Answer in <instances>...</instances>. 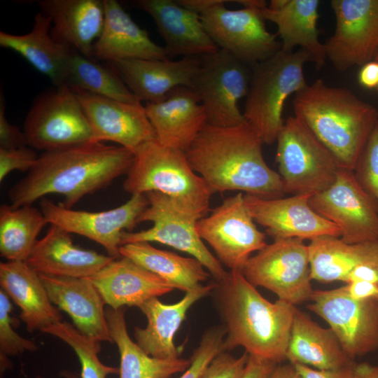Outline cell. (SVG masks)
Masks as SVG:
<instances>
[{
    "instance_id": "14",
    "label": "cell",
    "mask_w": 378,
    "mask_h": 378,
    "mask_svg": "<svg viewBox=\"0 0 378 378\" xmlns=\"http://www.w3.org/2000/svg\"><path fill=\"white\" fill-rule=\"evenodd\" d=\"M309 203L337 226L345 243L378 240V205L360 185L354 170L341 167L333 183L312 195Z\"/></svg>"
},
{
    "instance_id": "41",
    "label": "cell",
    "mask_w": 378,
    "mask_h": 378,
    "mask_svg": "<svg viewBox=\"0 0 378 378\" xmlns=\"http://www.w3.org/2000/svg\"><path fill=\"white\" fill-rule=\"evenodd\" d=\"M12 304L9 297L0 290V356H15L25 351H35L36 344L19 335L12 328Z\"/></svg>"
},
{
    "instance_id": "21",
    "label": "cell",
    "mask_w": 378,
    "mask_h": 378,
    "mask_svg": "<svg viewBox=\"0 0 378 378\" xmlns=\"http://www.w3.org/2000/svg\"><path fill=\"white\" fill-rule=\"evenodd\" d=\"M144 108L158 141L183 152L208 123L197 95L186 86L175 88L160 102L146 103Z\"/></svg>"
},
{
    "instance_id": "45",
    "label": "cell",
    "mask_w": 378,
    "mask_h": 378,
    "mask_svg": "<svg viewBox=\"0 0 378 378\" xmlns=\"http://www.w3.org/2000/svg\"><path fill=\"white\" fill-rule=\"evenodd\" d=\"M354 364L332 370L314 369L302 364H293L302 378H356V365Z\"/></svg>"
},
{
    "instance_id": "8",
    "label": "cell",
    "mask_w": 378,
    "mask_h": 378,
    "mask_svg": "<svg viewBox=\"0 0 378 378\" xmlns=\"http://www.w3.org/2000/svg\"><path fill=\"white\" fill-rule=\"evenodd\" d=\"M148 205L141 214L138 223L151 222L153 225L139 232H123L121 246L134 242H158L187 253L197 259L215 282L227 275L222 264L205 246L197 230L199 219L177 206L169 197L157 192L145 194Z\"/></svg>"
},
{
    "instance_id": "56",
    "label": "cell",
    "mask_w": 378,
    "mask_h": 378,
    "mask_svg": "<svg viewBox=\"0 0 378 378\" xmlns=\"http://www.w3.org/2000/svg\"><path fill=\"white\" fill-rule=\"evenodd\" d=\"M377 89H378V86H377Z\"/></svg>"
},
{
    "instance_id": "54",
    "label": "cell",
    "mask_w": 378,
    "mask_h": 378,
    "mask_svg": "<svg viewBox=\"0 0 378 378\" xmlns=\"http://www.w3.org/2000/svg\"><path fill=\"white\" fill-rule=\"evenodd\" d=\"M374 60L378 62V51H377V54L375 55V57H374Z\"/></svg>"
},
{
    "instance_id": "42",
    "label": "cell",
    "mask_w": 378,
    "mask_h": 378,
    "mask_svg": "<svg viewBox=\"0 0 378 378\" xmlns=\"http://www.w3.org/2000/svg\"><path fill=\"white\" fill-rule=\"evenodd\" d=\"M248 357L246 351L239 357L223 351L212 360L201 378H242Z\"/></svg>"
},
{
    "instance_id": "10",
    "label": "cell",
    "mask_w": 378,
    "mask_h": 378,
    "mask_svg": "<svg viewBox=\"0 0 378 378\" xmlns=\"http://www.w3.org/2000/svg\"><path fill=\"white\" fill-rule=\"evenodd\" d=\"M28 146L43 152L92 141L82 105L67 84L40 95L24 123Z\"/></svg>"
},
{
    "instance_id": "29",
    "label": "cell",
    "mask_w": 378,
    "mask_h": 378,
    "mask_svg": "<svg viewBox=\"0 0 378 378\" xmlns=\"http://www.w3.org/2000/svg\"><path fill=\"white\" fill-rule=\"evenodd\" d=\"M318 0H272L260 9L265 20L274 23L281 40V50L292 52L295 47L305 50L317 69L327 59L323 43L319 41L317 22Z\"/></svg>"
},
{
    "instance_id": "46",
    "label": "cell",
    "mask_w": 378,
    "mask_h": 378,
    "mask_svg": "<svg viewBox=\"0 0 378 378\" xmlns=\"http://www.w3.org/2000/svg\"><path fill=\"white\" fill-rule=\"evenodd\" d=\"M278 364L249 355L242 378H269Z\"/></svg>"
},
{
    "instance_id": "26",
    "label": "cell",
    "mask_w": 378,
    "mask_h": 378,
    "mask_svg": "<svg viewBox=\"0 0 378 378\" xmlns=\"http://www.w3.org/2000/svg\"><path fill=\"white\" fill-rule=\"evenodd\" d=\"M104 22L92 47V57L117 60L169 59L164 47L153 42L115 0H104Z\"/></svg>"
},
{
    "instance_id": "19",
    "label": "cell",
    "mask_w": 378,
    "mask_h": 378,
    "mask_svg": "<svg viewBox=\"0 0 378 378\" xmlns=\"http://www.w3.org/2000/svg\"><path fill=\"white\" fill-rule=\"evenodd\" d=\"M72 89L88 120L92 141L115 142L134 153L142 144L156 139L142 104L122 102Z\"/></svg>"
},
{
    "instance_id": "18",
    "label": "cell",
    "mask_w": 378,
    "mask_h": 378,
    "mask_svg": "<svg viewBox=\"0 0 378 378\" xmlns=\"http://www.w3.org/2000/svg\"><path fill=\"white\" fill-rule=\"evenodd\" d=\"M307 194L265 199L244 194L245 204L258 224L275 239L300 238L312 240L322 236L340 237L336 225L316 213L310 206Z\"/></svg>"
},
{
    "instance_id": "23",
    "label": "cell",
    "mask_w": 378,
    "mask_h": 378,
    "mask_svg": "<svg viewBox=\"0 0 378 378\" xmlns=\"http://www.w3.org/2000/svg\"><path fill=\"white\" fill-rule=\"evenodd\" d=\"M114 259L76 246L69 232L50 225L44 237L38 239L25 262L38 274L88 278Z\"/></svg>"
},
{
    "instance_id": "49",
    "label": "cell",
    "mask_w": 378,
    "mask_h": 378,
    "mask_svg": "<svg viewBox=\"0 0 378 378\" xmlns=\"http://www.w3.org/2000/svg\"><path fill=\"white\" fill-rule=\"evenodd\" d=\"M358 81L364 88L378 86V62L372 60L363 65L358 74Z\"/></svg>"
},
{
    "instance_id": "32",
    "label": "cell",
    "mask_w": 378,
    "mask_h": 378,
    "mask_svg": "<svg viewBox=\"0 0 378 378\" xmlns=\"http://www.w3.org/2000/svg\"><path fill=\"white\" fill-rule=\"evenodd\" d=\"M286 360L321 370H337L355 363L330 328L320 326L298 309L293 316Z\"/></svg>"
},
{
    "instance_id": "36",
    "label": "cell",
    "mask_w": 378,
    "mask_h": 378,
    "mask_svg": "<svg viewBox=\"0 0 378 378\" xmlns=\"http://www.w3.org/2000/svg\"><path fill=\"white\" fill-rule=\"evenodd\" d=\"M48 223L43 214L32 205L0 206V253L10 261H26L37 237Z\"/></svg>"
},
{
    "instance_id": "38",
    "label": "cell",
    "mask_w": 378,
    "mask_h": 378,
    "mask_svg": "<svg viewBox=\"0 0 378 378\" xmlns=\"http://www.w3.org/2000/svg\"><path fill=\"white\" fill-rule=\"evenodd\" d=\"M42 332L58 337L74 349L81 365L80 378H106L119 373L118 368L106 365L99 360L100 342L83 335L67 321L50 325Z\"/></svg>"
},
{
    "instance_id": "40",
    "label": "cell",
    "mask_w": 378,
    "mask_h": 378,
    "mask_svg": "<svg viewBox=\"0 0 378 378\" xmlns=\"http://www.w3.org/2000/svg\"><path fill=\"white\" fill-rule=\"evenodd\" d=\"M354 172L360 185L378 205V122L366 142Z\"/></svg>"
},
{
    "instance_id": "22",
    "label": "cell",
    "mask_w": 378,
    "mask_h": 378,
    "mask_svg": "<svg viewBox=\"0 0 378 378\" xmlns=\"http://www.w3.org/2000/svg\"><path fill=\"white\" fill-rule=\"evenodd\" d=\"M163 38L168 57H203L219 48L205 31L200 15L174 0H139Z\"/></svg>"
},
{
    "instance_id": "17",
    "label": "cell",
    "mask_w": 378,
    "mask_h": 378,
    "mask_svg": "<svg viewBox=\"0 0 378 378\" xmlns=\"http://www.w3.org/2000/svg\"><path fill=\"white\" fill-rule=\"evenodd\" d=\"M40 204L48 223L94 241L110 256L118 258L121 257L119 249L122 232L139 224L138 218L148 201L145 195H134L123 204L102 211L73 210L46 198Z\"/></svg>"
},
{
    "instance_id": "3",
    "label": "cell",
    "mask_w": 378,
    "mask_h": 378,
    "mask_svg": "<svg viewBox=\"0 0 378 378\" xmlns=\"http://www.w3.org/2000/svg\"><path fill=\"white\" fill-rule=\"evenodd\" d=\"M211 292L226 332L225 351L242 346L276 364L286 360L295 305L267 300L239 270H230Z\"/></svg>"
},
{
    "instance_id": "4",
    "label": "cell",
    "mask_w": 378,
    "mask_h": 378,
    "mask_svg": "<svg viewBox=\"0 0 378 378\" xmlns=\"http://www.w3.org/2000/svg\"><path fill=\"white\" fill-rule=\"evenodd\" d=\"M295 116L337 158L354 170L378 122V110L351 90L316 79L295 94Z\"/></svg>"
},
{
    "instance_id": "53",
    "label": "cell",
    "mask_w": 378,
    "mask_h": 378,
    "mask_svg": "<svg viewBox=\"0 0 378 378\" xmlns=\"http://www.w3.org/2000/svg\"><path fill=\"white\" fill-rule=\"evenodd\" d=\"M61 375L64 378H79L77 374L66 370H62L61 372Z\"/></svg>"
},
{
    "instance_id": "31",
    "label": "cell",
    "mask_w": 378,
    "mask_h": 378,
    "mask_svg": "<svg viewBox=\"0 0 378 378\" xmlns=\"http://www.w3.org/2000/svg\"><path fill=\"white\" fill-rule=\"evenodd\" d=\"M51 19L38 13L27 34L16 35L0 31V46L20 55L57 87L67 84L73 49L55 41L51 35Z\"/></svg>"
},
{
    "instance_id": "33",
    "label": "cell",
    "mask_w": 378,
    "mask_h": 378,
    "mask_svg": "<svg viewBox=\"0 0 378 378\" xmlns=\"http://www.w3.org/2000/svg\"><path fill=\"white\" fill-rule=\"evenodd\" d=\"M307 245L311 279L322 283H346L357 266L378 263V240L347 244L340 237L322 236L311 240Z\"/></svg>"
},
{
    "instance_id": "52",
    "label": "cell",
    "mask_w": 378,
    "mask_h": 378,
    "mask_svg": "<svg viewBox=\"0 0 378 378\" xmlns=\"http://www.w3.org/2000/svg\"><path fill=\"white\" fill-rule=\"evenodd\" d=\"M356 374V378H378V366L367 363H357Z\"/></svg>"
},
{
    "instance_id": "48",
    "label": "cell",
    "mask_w": 378,
    "mask_h": 378,
    "mask_svg": "<svg viewBox=\"0 0 378 378\" xmlns=\"http://www.w3.org/2000/svg\"><path fill=\"white\" fill-rule=\"evenodd\" d=\"M356 281L378 284V263H365L355 267L349 274L346 283Z\"/></svg>"
},
{
    "instance_id": "37",
    "label": "cell",
    "mask_w": 378,
    "mask_h": 378,
    "mask_svg": "<svg viewBox=\"0 0 378 378\" xmlns=\"http://www.w3.org/2000/svg\"><path fill=\"white\" fill-rule=\"evenodd\" d=\"M67 85L108 99L141 104L114 71L105 67L92 58L73 50L68 69Z\"/></svg>"
},
{
    "instance_id": "11",
    "label": "cell",
    "mask_w": 378,
    "mask_h": 378,
    "mask_svg": "<svg viewBox=\"0 0 378 378\" xmlns=\"http://www.w3.org/2000/svg\"><path fill=\"white\" fill-rule=\"evenodd\" d=\"M227 2L217 0L200 14L205 31L219 49L250 66L281 49L277 34L267 31L260 12L267 4L231 10L225 6Z\"/></svg>"
},
{
    "instance_id": "55",
    "label": "cell",
    "mask_w": 378,
    "mask_h": 378,
    "mask_svg": "<svg viewBox=\"0 0 378 378\" xmlns=\"http://www.w3.org/2000/svg\"><path fill=\"white\" fill-rule=\"evenodd\" d=\"M36 378H43V377H42L41 376H37Z\"/></svg>"
},
{
    "instance_id": "12",
    "label": "cell",
    "mask_w": 378,
    "mask_h": 378,
    "mask_svg": "<svg viewBox=\"0 0 378 378\" xmlns=\"http://www.w3.org/2000/svg\"><path fill=\"white\" fill-rule=\"evenodd\" d=\"M251 74L250 66L223 50L202 57L191 88L205 110L209 124L230 127L246 122L238 103L247 95Z\"/></svg>"
},
{
    "instance_id": "25",
    "label": "cell",
    "mask_w": 378,
    "mask_h": 378,
    "mask_svg": "<svg viewBox=\"0 0 378 378\" xmlns=\"http://www.w3.org/2000/svg\"><path fill=\"white\" fill-rule=\"evenodd\" d=\"M88 279L97 288L105 303L113 309L125 306L139 307L149 299L175 289L158 275L124 256L115 258Z\"/></svg>"
},
{
    "instance_id": "47",
    "label": "cell",
    "mask_w": 378,
    "mask_h": 378,
    "mask_svg": "<svg viewBox=\"0 0 378 378\" xmlns=\"http://www.w3.org/2000/svg\"><path fill=\"white\" fill-rule=\"evenodd\" d=\"M347 295L357 300H378V284L356 281L344 286Z\"/></svg>"
},
{
    "instance_id": "39",
    "label": "cell",
    "mask_w": 378,
    "mask_h": 378,
    "mask_svg": "<svg viewBox=\"0 0 378 378\" xmlns=\"http://www.w3.org/2000/svg\"><path fill=\"white\" fill-rule=\"evenodd\" d=\"M225 334L223 326L206 330L190 358L189 368L178 378H201L212 360L225 351L223 342Z\"/></svg>"
},
{
    "instance_id": "2",
    "label": "cell",
    "mask_w": 378,
    "mask_h": 378,
    "mask_svg": "<svg viewBox=\"0 0 378 378\" xmlns=\"http://www.w3.org/2000/svg\"><path fill=\"white\" fill-rule=\"evenodd\" d=\"M263 144L246 122L230 127L207 123L185 153L214 193L239 190L265 199L283 197L281 176L266 163Z\"/></svg>"
},
{
    "instance_id": "16",
    "label": "cell",
    "mask_w": 378,
    "mask_h": 378,
    "mask_svg": "<svg viewBox=\"0 0 378 378\" xmlns=\"http://www.w3.org/2000/svg\"><path fill=\"white\" fill-rule=\"evenodd\" d=\"M333 34L323 43L339 71L374 60L378 51V0H332Z\"/></svg>"
},
{
    "instance_id": "20",
    "label": "cell",
    "mask_w": 378,
    "mask_h": 378,
    "mask_svg": "<svg viewBox=\"0 0 378 378\" xmlns=\"http://www.w3.org/2000/svg\"><path fill=\"white\" fill-rule=\"evenodd\" d=\"M202 57L178 60L131 59L109 62L140 102H158L178 86L192 88Z\"/></svg>"
},
{
    "instance_id": "28",
    "label": "cell",
    "mask_w": 378,
    "mask_h": 378,
    "mask_svg": "<svg viewBox=\"0 0 378 378\" xmlns=\"http://www.w3.org/2000/svg\"><path fill=\"white\" fill-rule=\"evenodd\" d=\"M37 3L41 13L51 19L52 38L92 58V47L104 27L103 1L42 0Z\"/></svg>"
},
{
    "instance_id": "50",
    "label": "cell",
    "mask_w": 378,
    "mask_h": 378,
    "mask_svg": "<svg viewBox=\"0 0 378 378\" xmlns=\"http://www.w3.org/2000/svg\"><path fill=\"white\" fill-rule=\"evenodd\" d=\"M176 1L182 6L200 15L216 4L217 0H176Z\"/></svg>"
},
{
    "instance_id": "35",
    "label": "cell",
    "mask_w": 378,
    "mask_h": 378,
    "mask_svg": "<svg viewBox=\"0 0 378 378\" xmlns=\"http://www.w3.org/2000/svg\"><path fill=\"white\" fill-rule=\"evenodd\" d=\"M119 251L120 256L130 258L174 288L186 293L200 288L210 276L204 265L195 258L182 257L155 248L148 242L125 244L120 247Z\"/></svg>"
},
{
    "instance_id": "30",
    "label": "cell",
    "mask_w": 378,
    "mask_h": 378,
    "mask_svg": "<svg viewBox=\"0 0 378 378\" xmlns=\"http://www.w3.org/2000/svg\"><path fill=\"white\" fill-rule=\"evenodd\" d=\"M0 286L20 307V318L29 332L42 331L62 321V315L50 301L40 275L25 261L1 262Z\"/></svg>"
},
{
    "instance_id": "15",
    "label": "cell",
    "mask_w": 378,
    "mask_h": 378,
    "mask_svg": "<svg viewBox=\"0 0 378 378\" xmlns=\"http://www.w3.org/2000/svg\"><path fill=\"white\" fill-rule=\"evenodd\" d=\"M307 308L321 316L352 360L378 348V300H357L344 287L314 290Z\"/></svg>"
},
{
    "instance_id": "7",
    "label": "cell",
    "mask_w": 378,
    "mask_h": 378,
    "mask_svg": "<svg viewBox=\"0 0 378 378\" xmlns=\"http://www.w3.org/2000/svg\"><path fill=\"white\" fill-rule=\"evenodd\" d=\"M276 141V162L285 194L314 195L323 191L333 183L342 167L294 115L284 121Z\"/></svg>"
},
{
    "instance_id": "1",
    "label": "cell",
    "mask_w": 378,
    "mask_h": 378,
    "mask_svg": "<svg viewBox=\"0 0 378 378\" xmlns=\"http://www.w3.org/2000/svg\"><path fill=\"white\" fill-rule=\"evenodd\" d=\"M133 160L132 150L103 142L43 152L27 175L8 190L10 205H32L45 195L55 194L64 198L60 204L71 209L85 196L127 174Z\"/></svg>"
},
{
    "instance_id": "6",
    "label": "cell",
    "mask_w": 378,
    "mask_h": 378,
    "mask_svg": "<svg viewBox=\"0 0 378 378\" xmlns=\"http://www.w3.org/2000/svg\"><path fill=\"white\" fill-rule=\"evenodd\" d=\"M307 62H312V57L301 48L292 52L280 50L251 66L243 115L264 144L276 141L284 124L282 114L286 100L308 85L304 74Z\"/></svg>"
},
{
    "instance_id": "44",
    "label": "cell",
    "mask_w": 378,
    "mask_h": 378,
    "mask_svg": "<svg viewBox=\"0 0 378 378\" xmlns=\"http://www.w3.org/2000/svg\"><path fill=\"white\" fill-rule=\"evenodd\" d=\"M5 100L2 92L0 98V148H14L28 146L23 131L10 124L5 114Z\"/></svg>"
},
{
    "instance_id": "9",
    "label": "cell",
    "mask_w": 378,
    "mask_h": 378,
    "mask_svg": "<svg viewBox=\"0 0 378 378\" xmlns=\"http://www.w3.org/2000/svg\"><path fill=\"white\" fill-rule=\"evenodd\" d=\"M304 239H275L251 256L241 272L253 286L263 287L293 305L311 300L314 290L308 245Z\"/></svg>"
},
{
    "instance_id": "34",
    "label": "cell",
    "mask_w": 378,
    "mask_h": 378,
    "mask_svg": "<svg viewBox=\"0 0 378 378\" xmlns=\"http://www.w3.org/2000/svg\"><path fill=\"white\" fill-rule=\"evenodd\" d=\"M105 312L109 335L120 354L119 378H169L189 368L190 359L155 358L132 341L128 334L124 308H110Z\"/></svg>"
},
{
    "instance_id": "51",
    "label": "cell",
    "mask_w": 378,
    "mask_h": 378,
    "mask_svg": "<svg viewBox=\"0 0 378 378\" xmlns=\"http://www.w3.org/2000/svg\"><path fill=\"white\" fill-rule=\"evenodd\" d=\"M269 378H302L291 363L278 365Z\"/></svg>"
},
{
    "instance_id": "24",
    "label": "cell",
    "mask_w": 378,
    "mask_h": 378,
    "mask_svg": "<svg viewBox=\"0 0 378 378\" xmlns=\"http://www.w3.org/2000/svg\"><path fill=\"white\" fill-rule=\"evenodd\" d=\"M39 275L52 303L70 316L78 331L98 342H113L104 307L106 303L88 278Z\"/></svg>"
},
{
    "instance_id": "27",
    "label": "cell",
    "mask_w": 378,
    "mask_h": 378,
    "mask_svg": "<svg viewBox=\"0 0 378 378\" xmlns=\"http://www.w3.org/2000/svg\"><path fill=\"white\" fill-rule=\"evenodd\" d=\"M216 282L186 293L174 304H164L153 298L139 306L146 316L145 328L135 327L136 343L148 355L161 359L179 358L181 351L176 346L174 337L186 318L187 312L199 300L214 289Z\"/></svg>"
},
{
    "instance_id": "5",
    "label": "cell",
    "mask_w": 378,
    "mask_h": 378,
    "mask_svg": "<svg viewBox=\"0 0 378 378\" xmlns=\"http://www.w3.org/2000/svg\"><path fill=\"white\" fill-rule=\"evenodd\" d=\"M124 190L134 195L157 192L169 197L186 211L200 218L209 211L214 194L206 182L190 167L186 153L154 139L134 151Z\"/></svg>"
},
{
    "instance_id": "13",
    "label": "cell",
    "mask_w": 378,
    "mask_h": 378,
    "mask_svg": "<svg viewBox=\"0 0 378 378\" xmlns=\"http://www.w3.org/2000/svg\"><path fill=\"white\" fill-rule=\"evenodd\" d=\"M197 222L198 234L230 270L241 271L251 254L267 244L250 214L241 192L229 197Z\"/></svg>"
},
{
    "instance_id": "43",
    "label": "cell",
    "mask_w": 378,
    "mask_h": 378,
    "mask_svg": "<svg viewBox=\"0 0 378 378\" xmlns=\"http://www.w3.org/2000/svg\"><path fill=\"white\" fill-rule=\"evenodd\" d=\"M38 155L26 146L14 148H0V181L14 170L29 172L36 164Z\"/></svg>"
}]
</instances>
